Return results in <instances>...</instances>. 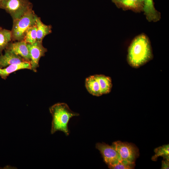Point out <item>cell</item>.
I'll return each instance as SVG.
<instances>
[{
    "label": "cell",
    "instance_id": "obj_1",
    "mask_svg": "<svg viewBox=\"0 0 169 169\" xmlns=\"http://www.w3.org/2000/svg\"><path fill=\"white\" fill-rule=\"evenodd\" d=\"M151 47L148 37L141 34L135 38L129 47L127 61L132 67L138 68L152 58Z\"/></svg>",
    "mask_w": 169,
    "mask_h": 169
},
{
    "label": "cell",
    "instance_id": "obj_10",
    "mask_svg": "<svg viewBox=\"0 0 169 169\" xmlns=\"http://www.w3.org/2000/svg\"><path fill=\"white\" fill-rule=\"evenodd\" d=\"M143 11L149 22H157L161 18V14L155 8L153 0H142Z\"/></svg>",
    "mask_w": 169,
    "mask_h": 169
},
{
    "label": "cell",
    "instance_id": "obj_20",
    "mask_svg": "<svg viewBox=\"0 0 169 169\" xmlns=\"http://www.w3.org/2000/svg\"><path fill=\"white\" fill-rule=\"evenodd\" d=\"M169 168V159H165L162 161L161 169H168Z\"/></svg>",
    "mask_w": 169,
    "mask_h": 169
},
{
    "label": "cell",
    "instance_id": "obj_8",
    "mask_svg": "<svg viewBox=\"0 0 169 169\" xmlns=\"http://www.w3.org/2000/svg\"><path fill=\"white\" fill-rule=\"evenodd\" d=\"M5 49L9 50L30 62V57L27 44L23 40L10 42Z\"/></svg>",
    "mask_w": 169,
    "mask_h": 169
},
{
    "label": "cell",
    "instance_id": "obj_11",
    "mask_svg": "<svg viewBox=\"0 0 169 169\" xmlns=\"http://www.w3.org/2000/svg\"><path fill=\"white\" fill-rule=\"evenodd\" d=\"M26 61L12 52L5 49V54H0V68H5L12 64Z\"/></svg>",
    "mask_w": 169,
    "mask_h": 169
},
{
    "label": "cell",
    "instance_id": "obj_21",
    "mask_svg": "<svg viewBox=\"0 0 169 169\" xmlns=\"http://www.w3.org/2000/svg\"><path fill=\"white\" fill-rule=\"evenodd\" d=\"M2 0H0V3Z\"/></svg>",
    "mask_w": 169,
    "mask_h": 169
},
{
    "label": "cell",
    "instance_id": "obj_6",
    "mask_svg": "<svg viewBox=\"0 0 169 169\" xmlns=\"http://www.w3.org/2000/svg\"><path fill=\"white\" fill-rule=\"evenodd\" d=\"M96 148L100 152L104 161L109 168L121 161L118 153L112 145L98 143L96 145Z\"/></svg>",
    "mask_w": 169,
    "mask_h": 169
},
{
    "label": "cell",
    "instance_id": "obj_14",
    "mask_svg": "<svg viewBox=\"0 0 169 169\" xmlns=\"http://www.w3.org/2000/svg\"><path fill=\"white\" fill-rule=\"evenodd\" d=\"M36 26L37 28V41L42 42L44 38L52 33V26L44 24L42 22L40 18L37 15L36 17Z\"/></svg>",
    "mask_w": 169,
    "mask_h": 169
},
{
    "label": "cell",
    "instance_id": "obj_5",
    "mask_svg": "<svg viewBox=\"0 0 169 169\" xmlns=\"http://www.w3.org/2000/svg\"><path fill=\"white\" fill-rule=\"evenodd\" d=\"M112 145L118 153L121 160L135 162L139 156L138 149L132 143L117 141L113 142Z\"/></svg>",
    "mask_w": 169,
    "mask_h": 169
},
{
    "label": "cell",
    "instance_id": "obj_18",
    "mask_svg": "<svg viewBox=\"0 0 169 169\" xmlns=\"http://www.w3.org/2000/svg\"><path fill=\"white\" fill-rule=\"evenodd\" d=\"M27 44H31L37 41V28L35 25L33 26L26 31L23 40Z\"/></svg>",
    "mask_w": 169,
    "mask_h": 169
},
{
    "label": "cell",
    "instance_id": "obj_15",
    "mask_svg": "<svg viewBox=\"0 0 169 169\" xmlns=\"http://www.w3.org/2000/svg\"><path fill=\"white\" fill-rule=\"evenodd\" d=\"M95 75L99 83L102 95L110 93L112 87L111 77L103 74Z\"/></svg>",
    "mask_w": 169,
    "mask_h": 169
},
{
    "label": "cell",
    "instance_id": "obj_4",
    "mask_svg": "<svg viewBox=\"0 0 169 169\" xmlns=\"http://www.w3.org/2000/svg\"><path fill=\"white\" fill-rule=\"evenodd\" d=\"M32 8L29 0H2L0 3V9L9 14L13 21L20 18L32 10Z\"/></svg>",
    "mask_w": 169,
    "mask_h": 169
},
{
    "label": "cell",
    "instance_id": "obj_2",
    "mask_svg": "<svg viewBox=\"0 0 169 169\" xmlns=\"http://www.w3.org/2000/svg\"><path fill=\"white\" fill-rule=\"evenodd\" d=\"M52 116L51 130V134L60 131L66 136H68L69 132L68 125L70 119L79 114L72 111L65 103H58L54 104L49 108Z\"/></svg>",
    "mask_w": 169,
    "mask_h": 169
},
{
    "label": "cell",
    "instance_id": "obj_16",
    "mask_svg": "<svg viewBox=\"0 0 169 169\" xmlns=\"http://www.w3.org/2000/svg\"><path fill=\"white\" fill-rule=\"evenodd\" d=\"M12 40L11 31L0 27V54Z\"/></svg>",
    "mask_w": 169,
    "mask_h": 169
},
{
    "label": "cell",
    "instance_id": "obj_3",
    "mask_svg": "<svg viewBox=\"0 0 169 169\" xmlns=\"http://www.w3.org/2000/svg\"><path fill=\"white\" fill-rule=\"evenodd\" d=\"M37 15L32 10L24 14L20 18L13 21L11 31L12 40H23L25 33L29 27L36 25Z\"/></svg>",
    "mask_w": 169,
    "mask_h": 169
},
{
    "label": "cell",
    "instance_id": "obj_9",
    "mask_svg": "<svg viewBox=\"0 0 169 169\" xmlns=\"http://www.w3.org/2000/svg\"><path fill=\"white\" fill-rule=\"evenodd\" d=\"M116 6L125 10H131L136 12L143 11L142 0H112Z\"/></svg>",
    "mask_w": 169,
    "mask_h": 169
},
{
    "label": "cell",
    "instance_id": "obj_7",
    "mask_svg": "<svg viewBox=\"0 0 169 169\" xmlns=\"http://www.w3.org/2000/svg\"><path fill=\"white\" fill-rule=\"evenodd\" d=\"M27 47L30 57L31 70L36 72L39 67V60L45 55L47 49L43 46L42 42L37 41L33 44H27Z\"/></svg>",
    "mask_w": 169,
    "mask_h": 169
},
{
    "label": "cell",
    "instance_id": "obj_17",
    "mask_svg": "<svg viewBox=\"0 0 169 169\" xmlns=\"http://www.w3.org/2000/svg\"><path fill=\"white\" fill-rule=\"evenodd\" d=\"M154 151L155 154L152 156L151 160L156 161L159 156H161L165 159H169V145H165L155 148Z\"/></svg>",
    "mask_w": 169,
    "mask_h": 169
},
{
    "label": "cell",
    "instance_id": "obj_13",
    "mask_svg": "<svg viewBox=\"0 0 169 169\" xmlns=\"http://www.w3.org/2000/svg\"><path fill=\"white\" fill-rule=\"evenodd\" d=\"M85 86L88 91L94 96H99L102 95L95 74L90 76L86 79Z\"/></svg>",
    "mask_w": 169,
    "mask_h": 169
},
{
    "label": "cell",
    "instance_id": "obj_19",
    "mask_svg": "<svg viewBox=\"0 0 169 169\" xmlns=\"http://www.w3.org/2000/svg\"><path fill=\"white\" fill-rule=\"evenodd\" d=\"M135 166V162L121 160L118 164L109 168L112 169H132L134 168Z\"/></svg>",
    "mask_w": 169,
    "mask_h": 169
},
{
    "label": "cell",
    "instance_id": "obj_12",
    "mask_svg": "<svg viewBox=\"0 0 169 169\" xmlns=\"http://www.w3.org/2000/svg\"><path fill=\"white\" fill-rule=\"evenodd\" d=\"M24 69L31 70V66L30 62L24 61L12 64L3 68H0V76L2 78L6 79L11 73L19 70Z\"/></svg>",
    "mask_w": 169,
    "mask_h": 169
}]
</instances>
